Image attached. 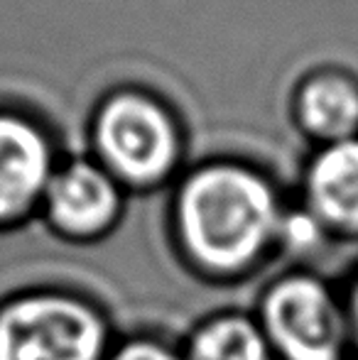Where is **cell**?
Wrapping results in <instances>:
<instances>
[{
  "label": "cell",
  "mask_w": 358,
  "mask_h": 360,
  "mask_svg": "<svg viewBox=\"0 0 358 360\" xmlns=\"http://www.w3.org/2000/svg\"><path fill=\"white\" fill-rule=\"evenodd\" d=\"M113 360H181V358L174 356L172 351H167L165 346L140 341V343H130L123 351H118Z\"/></svg>",
  "instance_id": "10"
},
{
  "label": "cell",
  "mask_w": 358,
  "mask_h": 360,
  "mask_svg": "<svg viewBox=\"0 0 358 360\" xmlns=\"http://www.w3.org/2000/svg\"><path fill=\"white\" fill-rule=\"evenodd\" d=\"M52 181L49 147L30 123L0 115V221L20 216Z\"/></svg>",
  "instance_id": "5"
},
{
  "label": "cell",
  "mask_w": 358,
  "mask_h": 360,
  "mask_svg": "<svg viewBox=\"0 0 358 360\" xmlns=\"http://www.w3.org/2000/svg\"><path fill=\"white\" fill-rule=\"evenodd\" d=\"M52 221L72 236H94L110 226L118 211V191L108 174L91 165H72L47 186Z\"/></svg>",
  "instance_id": "7"
},
{
  "label": "cell",
  "mask_w": 358,
  "mask_h": 360,
  "mask_svg": "<svg viewBox=\"0 0 358 360\" xmlns=\"http://www.w3.org/2000/svg\"><path fill=\"white\" fill-rule=\"evenodd\" d=\"M309 211L324 231L358 238V140L331 143L307 179Z\"/></svg>",
  "instance_id": "6"
},
{
  "label": "cell",
  "mask_w": 358,
  "mask_h": 360,
  "mask_svg": "<svg viewBox=\"0 0 358 360\" xmlns=\"http://www.w3.org/2000/svg\"><path fill=\"white\" fill-rule=\"evenodd\" d=\"M179 226L189 250L211 270H241L280 231L275 194L241 167L201 169L179 196Z\"/></svg>",
  "instance_id": "1"
},
{
  "label": "cell",
  "mask_w": 358,
  "mask_h": 360,
  "mask_svg": "<svg viewBox=\"0 0 358 360\" xmlns=\"http://www.w3.org/2000/svg\"><path fill=\"white\" fill-rule=\"evenodd\" d=\"M186 360H270V343L248 319L224 316L194 333Z\"/></svg>",
  "instance_id": "9"
},
{
  "label": "cell",
  "mask_w": 358,
  "mask_h": 360,
  "mask_svg": "<svg viewBox=\"0 0 358 360\" xmlns=\"http://www.w3.org/2000/svg\"><path fill=\"white\" fill-rule=\"evenodd\" d=\"M265 336L285 360H346L351 333L341 292L312 275H290L265 297Z\"/></svg>",
  "instance_id": "2"
},
{
  "label": "cell",
  "mask_w": 358,
  "mask_h": 360,
  "mask_svg": "<svg viewBox=\"0 0 358 360\" xmlns=\"http://www.w3.org/2000/svg\"><path fill=\"white\" fill-rule=\"evenodd\" d=\"M98 145L120 176L155 181L174 162V128L167 113L140 94H120L98 115Z\"/></svg>",
  "instance_id": "4"
},
{
  "label": "cell",
  "mask_w": 358,
  "mask_h": 360,
  "mask_svg": "<svg viewBox=\"0 0 358 360\" xmlns=\"http://www.w3.org/2000/svg\"><path fill=\"white\" fill-rule=\"evenodd\" d=\"M307 130L331 143L351 140L358 128V91L341 76H317L300 101Z\"/></svg>",
  "instance_id": "8"
},
{
  "label": "cell",
  "mask_w": 358,
  "mask_h": 360,
  "mask_svg": "<svg viewBox=\"0 0 358 360\" xmlns=\"http://www.w3.org/2000/svg\"><path fill=\"white\" fill-rule=\"evenodd\" d=\"M106 328L87 304L34 294L0 311V360H98Z\"/></svg>",
  "instance_id": "3"
},
{
  "label": "cell",
  "mask_w": 358,
  "mask_h": 360,
  "mask_svg": "<svg viewBox=\"0 0 358 360\" xmlns=\"http://www.w3.org/2000/svg\"><path fill=\"white\" fill-rule=\"evenodd\" d=\"M346 309V321H349V333H351V351L358 356V275L354 277L349 287L341 292Z\"/></svg>",
  "instance_id": "11"
}]
</instances>
